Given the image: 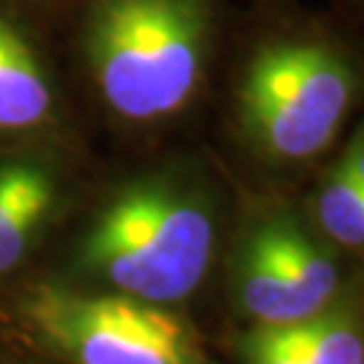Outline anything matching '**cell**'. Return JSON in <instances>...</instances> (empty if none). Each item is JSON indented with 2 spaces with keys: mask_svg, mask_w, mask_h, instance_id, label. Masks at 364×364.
<instances>
[{
  "mask_svg": "<svg viewBox=\"0 0 364 364\" xmlns=\"http://www.w3.org/2000/svg\"><path fill=\"white\" fill-rule=\"evenodd\" d=\"M213 19V0H92L84 57L111 114L138 124L181 114L205 76Z\"/></svg>",
  "mask_w": 364,
  "mask_h": 364,
  "instance_id": "cell-1",
  "label": "cell"
},
{
  "mask_svg": "<svg viewBox=\"0 0 364 364\" xmlns=\"http://www.w3.org/2000/svg\"><path fill=\"white\" fill-rule=\"evenodd\" d=\"M213 246L216 224L203 192L176 176H149L100 208L78 259L119 294L173 305L205 281Z\"/></svg>",
  "mask_w": 364,
  "mask_h": 364,
  "instance_id": "cell-2",
  "label": "cell"
},
{
  "mask_svg": "<svg viewBox=\"0 0 364 364\" xmlns=\"http://www.w3.org/2000/svg\"><path fill=\"white\" fill-rule=\"evenodd\" d=\"M356 76L338 46L289 38L262 46L237 87V124L273 162L324 154L348 119Z\"/></svg>",
  "mask_w": 364,
  "mask_h": 364,
  "instance_id": "cell-3",
  "label": "cell"
},
{
  "mask_svg": "<svg viewBox=\"0 0 364 364\" xmlns=\"http://www.w3.org/2000/svg\"><path fill=\"white\" fill-rule=\"evenodd\" d=\"M22 316L70 364H208L176 313L119 291L84 294L46 284L27 294Z\"/></svg>",
  "mask_w": 364,
  "mask_h": 364,
  "instance_id": "cell-4",
  "label": "cell"
},
{
  "mask_svg": "<svg viewBox=\"0 0 364 364\" xmlns=\"http://www.w3.org/2000/svg\"><path fill=\"white\" fill-rule=\"evenodd\" d=\"M57 200V178L46 165L27 156H0V278L25 262Z\"/></svg>",
  "mask_w": 364,
  "mask_h": 364,
  "instance_id": "cell-5",
  "label": "cell"
},
{
  "mask_svg": "<svg viewBox=\"0 0 364 364\" xmlns=\"http://www.w3.org/2000/svg\"><path fill=\"white\" fill-rule=\"evenodd\" d=\"M248 237L284 275L305 318L324 311L338 297L340 270L332 251L326 248V243L305 232L294 219L275 216L262 221L248 232Z\"/></svg>",
  "mask_w": 364,
  "mask_h": 364,
  "instance_id": "cell-6",
  "label": "cell"
},
{
  "mask_svg": "<svg viewBox=\"0 0 364 364\" xmlns=\"http://www.w3.org/2000/svg\"><path fill=\"white\" fill-rule=\"evenodd\" d=\"M52 78L33 43L0 16V135L41 130L54 119Z\"/></svg>",
  "mask_w": 364,
  "mask_h": 364,
  "instance_id": "cell-7",
  "label": "cell"
},
{
  "mask_svg": "<svg viewBox=\"0 0 364 364\" xmlns=\"http://www.w3.org/2000/svg\"><path fill=\"white\" fill-rule=\"evenodd\" d=\"M316 213L329 243L362 248L364 243V141L356 130L321 181Z\"/></svg>",
  "mask_w": 364,
  "mask_h": 364,
  "instance_id": "cell-8",
  "label": "cell"
},
{
  "mask_svg": "<svg viewBox=\"0 0 364 364\" xmlns=\"http://www.w3.org/2000/svg\"><path fill=\"white\" fill-rule=\"evenodd\" d=\"M302 364H364L362 321L351 297H335L324 311L287 326Z\"/></svg>",
  "mask_w": 364,
  "mask_h": 364,
  "instance_id": "cell-9",
  "label": "cell"
},
{
  "mask_svg": "<svg viewBox=\"0 0 364 364\" xmlns=\"http://www.w3.org/2000/svg\"><path fill=\"white\" fill-rule=\"evenodd\" d=\"M243 359L246 364H302L287 326H257L243 340Z\"/></svg>",
  "mask_w": 364,
  "mask_h": 364,
  "instance_id": "cell-10",
  "label": "cell"
}]
</instances>
